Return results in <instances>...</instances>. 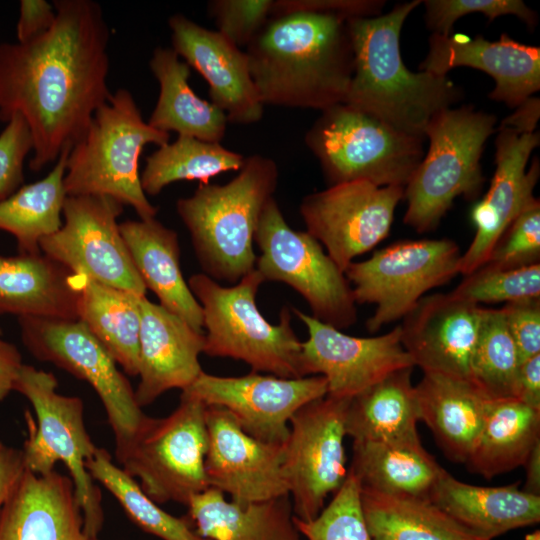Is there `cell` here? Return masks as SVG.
<instances>
[{
    "label": "cell",
    "instance_id": "c3c4849f",
    "mask_svg": "<svg viewBox=\"0 0 540 540\" xmlns=\"http://www.w3.org/2000/svg\"><path fill=\"white\" fill-rule=\"evenodd\" d=\"M382 0H275L271 17L295 12L331 14L346 20L359 17H375L382 13Z\"/></svg>",
    "mask_w": 540,
    "mask_h": 540
},
{
    "label": "cell",
    "instance_id": "8fae6325",
    "mask_svg": "<svg viewBox=\"0 0 540 540\" xmlns=\"http://www.w3.org/2000/svg\"><path fill=\"white\" fill-rule=\"evenodd\" d=\"M254 242L260 255L255 269L264 282H282L299 293L312 317L342 330L357 320L356 302L345 273L307 231L291 228L275 200L265 205Z\"/></svg>",
    "mask_w": 540,
    "mask_h": 540
},
{
    "label": "cell",
    "instance_id": "9f6ffc18",
    "mask_svg": "<svg viewBox=\"0 0 540 540\" xmlns=\"http://www.w3.org/2000/svg\"><path fill=\"white\" fill-rule=\"evenodd\" d=\"M525 540H540V531L535 530L526 535Z\"/></svg>",
    "mask_w": 540,
    "mask_h": 540
},
{
    "label": "cell",
    "instance_id": "bcb514c9",
    "mask_svg": "<svg viewBox=\"0 0 540 540\" xmlns=\"http://www.w3.org/2000/svg\"><path fill=\"white\" fill-rule=\"evenodd\" d=\"M33 142L24 118L14 115L0 133V201L15 193L24 182V162Z\"/></svg>",
    "mask_w": 540,
    "mask_h": 540
},
{
    "label": "cell",
    "instance_id": "9c48e42d",
    "mask_svg": "<svg viewBox=\"0 0 540 540\" xmlns=\"http://www.w3.org/2000/svg\"><path fill=\"white\" fill-rule=\"evenodd\" d=\"M424 139L344 103L321 111L305 135L329 186L367 181L405 188L424 156Z\"/></svg>",
    "mask_w": 540,
    "mask_h": 540
},
{
    "label": "cell",
    "instance_id": "db71d44e",
    "mask_svg": "<svg viewBox=\"0 0 540 540\" xmlns=\"http://www.w3.org/2000/svg\"><path fill=\"white\" fill-rule=\"evenodd\" d=\"M540 116L539 98L529 97L506 117L499 128H510L520 134L534 133Z\"/></svg>",
    "mask_w": 540,
    "mask_h": 540
},
{
    "label": "cell",
    "instance_id": "7bdbcfd3",
    "mask_svg": "<svg viewBox=\"0 0 540 540\" xmlns=\"http://www.w3.org/2000/svg\"><path fill=\"white\" fill-rule=\"evenodd\" d=\"M425 20L433 34L449 36L453 25L460 17L481 13L489 21L502 15H515L529 28L538 22L535 11L521 0H426Z\"/></svg>",
    "mask_w": 540,
    "mask_h": 540
},
{
    "label": "cell",
    "instance_id": "52a82bcc",
    "mask_svg": "<svg viewBox=\"0 0 540 540\" xmlns=\"http://www.w3.org/2000/svg\"><path fill=\"white\" fill-rule=\"evenodd\" d=\"M496 121L472 106L446 108L432 117L424 132L428 151L404 188L406 225L430 232L455 198L479 194L485 181L480 159Z\"/></svg>",
    "mask_w": 540,
    "mask_h": 540
},
{
    "label": "cell",
    "instance_id": "4316f807",
    "mask_svg": "<svg viewBox=\"0 0 540 540\" xmlns=\"http://www.w3.org/2000/svg\"><path fill=\"white\" fill-rule=\"evenodd\" d=\"M78 275L43 253L0 255V314L78 320Z\"/></svg>",
    "mask_w": 540,
    "mask_h": 540
},
{
    "label": "cell",
    "instance_id": "2e32d148",
    "mask_svg": "<svg viewBox=\"0 0 540 540\" xmlns=\"http://www.w3.org/2000/svg\"><path fill=\"white\" fill-rule=\"evenodd\" d=\"M404 187L352 181L306 195L299 207L306 231L344 272L389 234Z\"/></svg>",
    "mask_w": 540,
    "mask_h": 540
},
{
    "label": "cell",
    "instance_id": "e0dca14e",
    "mask_svg": "<svg viewBox=\"0 0 540 540\" xmlns=\"http://www.w3.org/2000/svg\"><path fill=\"white\" fill-rule=\"evenodd\" d=\"M182 393L205 406L226 409L250 436L284 445L292 416L304 405L327 395L323 376L281 378L253 372L239 377L205 373Z\"/></svg>",
    "mask_w": 540,
    "mask_h": 540
},
{
    "label": "cell",
    "instance_id": "ee69618b",
    "mask_svg": "<svg viewBox=\"0 0 540 540\" xmlns=\"http://www.w3.org/2000/svg\"><path fill=\"white\" fill-rule=\"evenodd\" d=\"M539 259L540 203L536 198L505 231L485 264L510 269L539 263Z\"/></svg>",
    "mask_w": 540,
    "mask_h": 540
},
{
    "label": "cell",
    "instance_id": "681fc988",
    "mask_svg": "<svg viewBox=\"0 0 540 540\" xmlns=\"http://www.w3.org/2000/svg\"><path fill=\"white\" fill-rule=\"evenodd\" d=\"M16 25L17 42L31 41L46 33L54 24L56 10L46 0H21Z\"/></svg>",
    "mask_w": 540,
    "mask_h": 540
},
{
    "label": "cell",
    "instance_id": "11a10c76",
    "mask_svg": "<svg viewBox=\"0 0 540 540\" xmlns=\"http://www.w3.org/2000/svg\"><path fill=\"white\" fill-rule=\"evenodd\" d=\"M523 466L526 468V478L522 490L540 496V442L532 449Z\"/></svg>",
    "mask_w": 540,
    "mask_h": 540
},
{
    "label": "cell",
    "instance_id": "44dd1931",
    "mask_svg": "<svg viewBox=\"0 0 540 540\" xmlns=\"http://www.w3.org/2000/svg\"><path fill=\"white\" fill-rule=\"evenodd\" d=\"M483 311L453 292L423 296L399 325L402 346L423 373L471 381Z\"/></svg>",
    "mask_w": 540,
    "mask_h": 540
},
{
    "label": "cell",
    "instance_id": "ac0fdd59",
    "mask_svg": "<svg viewBox=\"0 0 540 540\" xmlns=\"http://www.w3.org/2000/svg\"><path fill=\"white\" fill-rule=\"evenodd\" d=\"M292 312L308 331L302 342V376H323L330 397L352 399L390 373L415 367L402 346L399 325L383 335L354 337L297 308Z\"/></svg>",
    "mask_w": 540,
    "mask_h": 540
},
{
    "label": "cell",
    "instance_id": "4dcf8cb0",
    "mask_svg": "<svg viewBox=\"0 0 540 540\" xmlns=\"http://www.w3.org/2000/svg\"><path fill=\"white\" fill-rule=\"evenodd\" d=\"M187 506L194 530L206 540H300L289 496L240 506L208 488Z\"/></svg>",
    "mask_w": 540,
    "mask_h": 540
},
{
    "label": "cell",
    "instance_id": "ba28073f",
    "mask_svg": "<svg viewBox=\"0 0 540 540\" xmlns=\"http://www.w3.org/2000/svg\"><path fill=\"white\" fill-rule=\"evenodd\" d=\"M57 386L51 372L27 364L18 372L14 391L31 403L36 414V423L29 412L25 414L28 435L22 448L24 464L37 475L52 472L59 461L66 466L82 511L85 534L91 540L97 538L104 521L100 490L86 469L97 446L85 426L83 401L59 394Z\"/></svg>",
    "mask_w": 540,
    "mask_h": 540
},
{
    "label": "cell",
    "instance_id": "d590c367",
    "mask_svg": "<svg viewBox=\"0 0 540 540\" xmlns=\"http://www.w3.org/2000/svg\"><path fill=\"white\" fill-rule=\"evenodd\" d=\"M360 489L364 520L372 540H477L428 497Z\"/></svg>",
    "mask_w": 540,
    "mask_h": 540
},
{
    "label": "cell",
    "instance_id": "83f0119b",
    "mask_svg": "<svg viewBox=\"0 0 540 540\" xmlns=\"http://www.w3.org/2000/svg\"><path fill=\"white\" fill-rule=\"evenodd\" d=\"M119 228L146 289L162 307L203 332L201 306L181 270L177 233L156 218L127 220Z\"/></svg>",
    "mask_w": 540,
    "mask_h": 540
},
{
    "label": "cell",
    "instance_id": "680465c9",
    "mask_svg": "<svg viewBox=\"0 0 540 540\" xmlns=\"http://www.w3.org/2000/svg\"><path fill=\"white\" fill-rule=\"evenodd\" d=\"M91 540H98V538H94V539H91Z\"/></svg>",
    "mask_w": 540,
    "mask_h": 540
},
{
    "label": "cell",
    "instance_id": "f907efd6",
    "mask_svg": "<svg viewBox=\"0 0 540 540\" xmlns=\"http://www.w3.org/2000/svg\"><path fill=\"white\" fill-rule=\"evenodd\" d=\"M25 469L22 449L0 441V511Z\"/></svg>",
    "mask_w": 540,
    "mask_h": 540
},
{
    "label": "cell",
    "instance_id": "ffe728a7",
    "mask_svg": "<svg viewBox=\"0 0 540 540\" xmlns=\"http://www.w3.org/2000/svg\"><path fill=\"white\" fill-rule=\"evenodd\" d=\"M540 144V134H520L499 128L495 146L496 169L489 190L471 210L475 235L461 256L460 273L468 275L483 266L512 222L536 198L534 188L540 175L538 158L527 168L533 150Z\"/></svg>",
    "mask_w": 540,
    "mask_h": 540
},
{
    "label": "cell",
    "instance_id": "74e56055",
    "mask_svg": "<svg viewBox=\"0 0 540 540\" xmlns=\"http://www.w3.org/2000/svg\"><path fill=\"white\" fill-rule=\"evenodd\" d=\"M245 157L220 143L178 135L172 143L158 147L146 157L140 173L141 186L148 196L158 195L166 186L179 181H200L227 171H239Z\"/></svg>",
    "mask_w": 540,
    "mask_h": 540
},
{
    "label": "cell",
    "instance_id": "5b68a950",
    "mask_svg": "<svg viewBox=\"0 0 540 540\" xmlns=\"http://www.w3.org/2000/svg\"><path fill=\"white\" fill-rule=\"evenodd\" d=\"M169 139V133L144 121L127 89H118L98 108L68 153L63 180L66 195L108 196L132 207L141 220L155 218L158 208L142 189L139 159L145 145L160 147Z\"/></svg>",
    "mask_w": 540,
    "mask_h": 540
},
{
    "label": "cell",
    "instance_id": "277c9868",
    "mask_svg": "<svg viewBox=\"0 0 540 540\" xmlns=\"http://www.w3.org/2000/svg\"><path fill=\"white\" fill-rule=\"evenodd\" d=\"M278 178L277 163L254 154L245 157L228 183L200 184L191 196L177 200V214L205 275L234 285L255 269V233Z\"/></svg>",
    "mask_w": 540,
    "mask_h": 540
},
{
    "label": "cell",
    "instance_id": "60d3db41",
    "mask_svg": "<svg viewBox=\"0 0 540 540\" xmlns=\"http://www.w3.org/2000/svg\"><path fill=\"white\" fill-rule=\"evenodd\" d=\"M452 292L477 305L540 298V263L510 269L485 264L465 275Z\"/></svg>",
    "mask_w": 540,
    "mask_h": 540
},
{
    "label": "cell",
    "instance_id": "3957f363",
    "mask_svg": "<svg viewBox=\"0 0 540 540\" xmlns=\"http://www.w3.org/2000/svg\"><path fill=\"white\" fill-rule=\"evenodd\" d=\"M422 1L397 4L375 17L348 19L353 74L344 104L374 116L403 133L425 138L434 115L463 96L448 76L410 71L400 51V33Z\"/></svg>",
    "mask_w": 540,
    "mask_h": 540
},
{
    "label": "cell",
    "instance_id": "d4e9b609",
    "mask_svg": "<svg viewBox=\"0 0 540 540\" xmlns=\"http://www.w3.org/2000/svg\"><path fill=\"white\" fill-rule=\"evenodd\" d=\"M0 540H89L71 477L25 469L0 511Z\"/></svg>",
    "mask_w": 540,
    "mask_h": 540
},
{
    "label": "cell",
    "instance_id": "f6af8a7d",
    "mask_svg": "<svg viewBox=\"0 0 540 540\" xmlns=\"http://www.w3.org/2000/svg\"><path fill=\"white\" fill-rule=\"evenodd\" d=\"M273 0H214L208 4L217 30L238 48L248 46L271 17Z\"/></svg>",
    "mask_w": 540,
    "mask_h": 540
},
{
    "label": "cell",
    "instance_id": "f5cc1de1",
    "mask_svg": "<svg viewBox=\"0 0 540 540\" xmlns=\"http://www.w3.org/2000/svg\"><path fill=\"white\" fill-rule=\"evenodd\" d=\"M22 356L18 348L0 337V402L14 391Z\"/></svg>",
    "mask_w": 540,
    "mask_h": 540
},
{
    "label": "cell",
    "instance_id": "603a6c76",
    "mask_svg": "<svg viewBox=\"0 0 540 540\" xmlns=\"http://www.w3.org/2000/svg\"><path fill=\"white\" fill-rule=\"evenodd\" d=\"M457 67L484 71L495 81L489 97L516 108L540 89V48L520 43L507 34L498 41L477 35L432 34L420 71L446 76Z\"/></svg>",
    "mask_w": 540,
    "mask_h": 540
},
{
    "label": "cell",
    "instance_id": "7dc6e473",
    "mask_svg": "<svg viewBox=\"0 0 540 540\" xmlns=\"http://www.w3.org/2000/svg\"><path fill=\"white\" fill-rule=\"evenodd\" d=\"M501 310L520 363L540 354V298L506 303Z\"/></svg>",
    "mask_w": 540,
    "mask_h": 540
},
{
    "label": "cell",
    "instance_id": "d6986e66",
    "mask_svg": "<svg viewBox=\"0 0 540 540\" xmlns=\"http://www.w3.org/2000/svg\"><path fill=\"white\" fill-rule=\"evenodd\" d=\"M205 422L209 488L227 493L240 506L289 496L282 470L283 445L250 436L222 407L206 406Z\"/></svg>",
    "mask_w": 540,
    "mask_h": 540
},
{
    "label": "cell",
    "instance_id": "484cf974",
    "mask_svg": "<svg viewBox=\"0 0 540 540\" xmlns=\"http://www.w3.org/2000/svg\"><path fill=\"white\" fill-rule=\"evenodd\" d=\"M428 498L477 540H491L540 521V496L524 492L518 483L476 486L443 469Z\"/></svg>",
    "mask_w": 540,
    "mask_h": 540
},
{
    "label": "cell",
    "instance_id": "d6a6232c",
    "mask_svg": "<svg viewBox=\"0 0 540 540\" xmlns=\"http://www.w3.org/2000/svg\"><path fill=\"white\" fill-rule=\"evenodd\" d=\"M78 320L129 376H138L143 296L78 275Z\"/></svg>",
    "mask_w": 540,
    "mask_h": 540
},
{
    "label": "cell",
    "instance_id": "7c38bea8",
    "mask_svg": "<svg viewBox=\"0 0 540 540\" xmlns=\"http://www.w3.org/2000/svg\"><path fill=\"white\" fill-rule=\"evenodd\" d=\"M18 324L23 345L36 359L54 364L95 390L114 433L117 459L148 416L115 360L80 320L19 317Z\"/></svg>",
    "mask_w": 540,
    "mask_h": 540
},
{
    "label": "cell",
    "instance_id": "5bb4252c",
    "mask_svg": "<svg viewBox=\"0 0 540 540\" xmlns=\"http://www.w3.org/2000/svg\"><path fill=\"white\" fill-rule=\"evenodd\" d=\"M351 399L328 395L301 407L289 422L282 470L296 518H316L346 479L345 420Z\"/></svg>",
    "mask_w": 540,
    "mask_h": 540
},
{
    "label": "cell",
    "instance_id": "ab89813d",
    "mask_svg": "<svg viewBox=\"0 0 540 540\" xmlns=\"http://www.w3.org/2000/svg\"><path fill=\"white\" fill-rule=\"evenodd\" d=\"M520 364L502 310L484 308L471 358V381L490 400L516 399Z\"/></svg>",
    "mask_w": 540,
    "mask_h": 540
},
{
    "label": "cell",
    "instance_id": "e575fe53",
    "mask_svg": "<svg viewBox=\"0 0 540 540\" xmlns=\"http://www.w3.org/2000/svg\"><path fill=\"white\" fill-rule=\"evenodd\" d=\"M394 371L353 397L347 408L346 435L353 441L395 440L418 435L419 406L411 375Z\"/></svg>",
    "mask_w": 540,
    "mask_h": 540
},
{
    "label": "cell",
    "instance_id": "4fadbf2b",
    "mask_svg": "<svg viewBox=\"0 0 540 540\" xmlns=\"http://www.w3.org/2000/svg\"><path fill=\"white\" fill-rule=\"evenodd\" d=\"M461 256L449 239L404 240L350 263L344 273L355 302L376 306L367 330L377 332L402 319L426 292L460 273Z\"/></svg>",
    "mask_w": 540,
    "mask_h": 540
},
{
    "label": "cell",
    "instance_id": "6da1fadb",
    "mask_svg": "<svg viewBox=\"0 0 540 540\" xmlns=\"http://www.w3.org/2000/svg\"><path fill=\"white\" fill-rule=\"evenodd\" d=\"M56 19L41 36L0 44V120L26 121L29 168L55 163L84 135L110 97V28L93 0H54Z\"/></svg>",
    "mask_w": 540,
    "mask_h": 540
},
{
    "label": "cell",
    "instance_id": "7a4b0ae2",
    "mask_svg": "<svg viewBox=\"0 0 540 540\" xmlns=\"http://www.w3.org/2000/svg\"><path fill=\"white\" fill-rule=\"evenodd\" d=\"M346 21L314 12L269 18L245 51L264 106L323 111L344 103L353 74Z\"/></svg>",
    "mask_w": 540,
    "mask_h": 540
},
{
    "label": "cell",
    "instance_id": "30bf717a",
    "mask_svg": "<svg viewBox=\"0 0 540 540\" xmlns=\"http://www.w3.org/2000/svg\"><path fill=\"white\" fill-rule=\"evenodd\" d=\"M206 406L181 393L177 408L164 418L147 417L117 458L157 504L190 499L209 488L205 474L208 446Z\"/></svg>",
    "mask_w": 540,
    "mask_h": 540
},
{
    "label": "cell",
    "instance_id": "7402d4cb",
    "mask_svg": "<svg viewBox=\"0 0 540 540\" xmlns=\"http://www.w3.org/2000/svg\"><path fill=\"white\" fill-rule=\"evenodd\" d=\"M168 25L171 48L207 81L210 102L225 113L228 123L248 125L260 121L264 105L252 80L245 51L218 31L182 14L172 15Z\"/></svg>",
    "mask_w": 540,
    "mask_h": 540
},
{
    "label": "cell",
    "instance_id": "cb8c5ba5",
    "mask_svg": "<svg viewBox=\"0 0 540 540\" xmlns=\"http://www.w3.org/2000/svg\"><path fill=\"white\" fill-rule=\"evenodd\" d=\"M139 383L135 390L142 408L171 389L189 387L203 372L199 356L205 336L186 321L146 296L140 299Z\"/></svg>",
    "mask_w": 540,
    "mask_h": 540
},
{
    "label": "cell",
    "instance_id": "816d5d0a",
    "mask_svg": "<svg viewBox=\"0 0 540 540\" xmlns=\"http://www.w3.org/2000/svg\"><path fill=\"white\" fill-rule=\"evenodd\" d=\"M516 399L540 411V354L520 364Z\"/></svg>",
    "mask_w": 540,
    "mask_h": 540
},
{
    "label": "cell",
    "instance_id": "f1b7e54d",
    "mask_svg": "<svg viewBox=\"0 0 540 540\" xmlns=\"http://www.w3.org/2000/svg\"><path fill=\"white\" fill-rule=\"evenodd\" d=\"M415 389L420 420L448 459L465 464L482 429L490 399L473 382L438 373H423Z\"/></svg>",
    "mask_w": 540,
    "mask_h": 540
},
{
    "label": "cell",
    "instance_id": "8992f818",
    "mask_svg": "<svg viewBox=\"0 0 540 540\" xmlns=\"http://www.w3.org/2000/svg\"><path fill=\"white\" fill-rule=\"evenodd\" d=\"M187 283L202 309L204 354L241 360L253 372L303 377L302 342L292 328L291 310L283 307L277 324L264 318L256 304L264 280L256 269L231 286L204 273L193 274Z\"/></svg>",
    "mask_w": 540,
    "mask_h": 540
},
{
    "label": "cell",
    "instance_id": "9a60e30c",
    "mask_svg": "<svg viewBox=\"0 0 540 540\" xmlns=\"http://www.w3.org/2000/svg\"><path fill=\"white\" fill-rule=\"evenodd\" d=\"M122 212L123 205L108 196H66L62 225L40 241V250L76 275L145 296L120 232Z\"/></svg>",
    "mask_w": 540,
    "mask_h": 540
},
{
    "label": "cell",
    "instance_id": "836d02e7",
    "mask_svg": "<svg viewBox=\"0 0 540 540\" xmlns=\"http://www.w3.org/2000/svg\"><path fill=\"white\" fill-rule=\"evenodd\" d=\"M540 442V411L517 399L490 400L477 441L465 464L491 479L526 462Z\"/></svg>",
    "mask_w": 540,
    "mask_h": 540
},
{
    "label": "cell",
    "instance_id": "f546056e",
    "mask_svg": "<svg viewBox=\"0 0 540 540\" xmlns=\"http://www.w3.org/2000/svg\"><path fill=\"white\" fill-rule=\"evenodd\" d=\"M149 67L159 83V96L148 124L206 142L224 138L228 124L223 111L196 95L189 85L190 67L172 48L157 47Z\"/></svg>",
    "mask_w": 540,
    "mask_h": 540
},
{
    "label": "cell",
    "instance_id": "8d00e7d4",
    "mask_svg": "<svg viewBox=\"0 0 540 540\" xmlns=\"http://www.w3.org/2000/svg\"><path fill=\"white\" fill-rule=\"evenodd\" d=\"M70 150L62 152L51 171L0 201V230L14 236L19 254H40V241L62 225L66 198L64 176Z\"/></svg>",
    "mask_w": 540,
    "mask_h": 540
},
{
    "label": "cell",
    "instance_id": "1f68e13d",
    "mask_svg": "<svg viewBox=\"0 0 540 540\" xmlns=\"http://www.w3.org/2000/svg\"><path fill=\"white\" fill-rule=\"evenodd\" d=\"M443 469L417 435L395 440L353 441L348 470L361 488L428 497Z\"/></svg>",
    "mask_w": 540,
    "mask_h": 540
},
{
    "label": "cell",
    "instance_id": "6f0895ef",
    "mask_svg": "<svg viewBox=\"0 0 540 540\" xmlns=\"http://www.w3.org/2000/svg\"><path fill=\"white\" fill-rule=\"evenodd\" d=\"M1 336H2V329H1V327H0V337H1Z\"/></svg>",
    "mask_w": 540,
    "mask_h": 540
},
{
    "label": "cell",
    "instance_id": "f35d334b",
    "mask_svg": "<svg viewBox=\"0 0 540 540\" xmlns=\"http://www.w3.org/2000/svg\"><path fill=\"white\" fill-rule=\"evenodd\" d=\"M86 469L119 502L128 517L142 530L162 540H206L189 520L170 515L151 500L137 481L112 462L111 455L97 447Z\"/></svg>",
    "mask_w": 540,
    "mask_h": 540
},
{
    "label": "cell",
    "instance_id": "b9f144b4",
    "mask_svg": "<svg viewBox=\"0 0 540 540\" xmlns=\"http://www.w3.org/2000/svg\"><path fill=\"white\" fill-rule=\"evenodd\" d=\"M360 484L348 470L341 487L330 503L312 520L293 516L298 532L307 540H372L360 499Z\"/></svg>",
    "mask_w": 540,
    "mask_h": 540
}]
</instances>
